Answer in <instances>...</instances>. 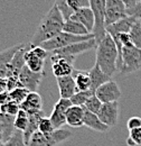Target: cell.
Returning a JSON list of instances; mask_svg holds the SVG:
<instances>
[{
	"instance_id": "6da1fadb",
	"label": "cell",
	"mask_w": 141,
	"mask_h": 146,
	"mask_svg": "<svg viewBox=\"0 0 141 146\" xmlns=\"http://www.w3.org/2000/svg\"><path fill=\"white\" fill-rule=\"evenodd\" d=\"M65 19L63 17L61 10L56 5L46 13V15L39 21L34 36L29 42L30 46H40L45 42L57 36L63 32Z\"/></svg>"
},
{
	"instance_id": "7a4b0ae2",
	"label": "cell",
	"mask_w": 141,
	"mask_h": 146,
	"mask_svg": "<svg viewBox=\"0 0 141 146\" xmlns=\"http://www.w3.org/2000/svg\"><path fill=\"white\" fill-rule=\"evenodd\" d=\"M118 60H119L118 46L112 36L106 33L105 37L96 46L95 63L105 74L112 78L118 72Z\"/></svg>"
},
{
	"instance_id": "3957f363",
	"label": "cell",
	"mask_w": 141,
	"mask_h": 146,
	"mask_svg": "<svg viewBox=\"0 0 141 146\" xmlns=\"http://www.w3.org/2000/svg\"><path fill=\"white\" fill-rule=\"evenodd\" d=\"M118 70L121 74H130L141 70V48L134 45L122 47Z\"/></svg>"
},
{
	"instance_id": "277c9868",
	"label": "cell",
	"mask_w": 141,
	"mask_h": 146,
	"mask_svg": "<svg viewBox=\"0 0 141 146\" xmlns=\"http://www.w3.org/2000/svg\"><path fill=\"white\" fill-rule=\"evenodd\" d=\"M91 38H95L94 34H88V35H84V36H80V35H73V34L66 33V32H62L57 36H55L54 38L45 42L44 44H42L40 46L44 47L47 52L51 53L53 51L66 47V46H70V45L75 44V43L88 40Z\"/></svg>"
},
{
	"instance_id": "5b68a950",
	"label": "cell",
	"mask_w": 141,
	"mask_h": 146,
	"mask_svg": "<svg viewBox=\"0 0 141 146\" xmlns=\"http://www.w3.org/2000/svg\"><path fill=\"white\" fill-rule=\"evenodd\" d=\"M105 0H90V7L95 17V25L93 34L96 43L99 44L106 35L105 31Z\"/></svg>"
},
{
	"instance_id": "8992f818",
	"label": "cell",
	"mask_w": 141,
	"mask_h": 146,
	"mask_svg": "<svg viewBox=\"0 0 141 146\" xmlns=\"http://www.w3.org/2000/svg\"><path fill=\"white\" fill-rule=\"evenodd\" d=\"M49 58L52 62V71L55 78L72 75L74 72V61L76 57L51 52Z\"/></svg>"
},
{
	"instance_id": "52a82bcc",
	"label": "cell",
	"mask_w": 141,
	"mask_h": 146,
	"mask_svg": "<svg viewBox=\"0 0 141 146\" xmlns=\"http://www.w3.org/2000/svg\"><path fill=\"white\" fill-rule=\"evenodd\" d=\"M49 56V52H47L42 46H30L25 54L26 65L36 73H45V61Z\"/></svg>"
},
{
	"instance_id": "ba28073f",
	"label": "cell",
	"mask_w": 141,
	"mask_h": 146,
	"mask_svg": "<svg viewBox=\"0 0 141 146\" xmlns=\"http://www.w3.org/2000/svg\"><path fill=\"white\" fill-rule=\"evenodd\" d=\"M105 27L128 17L127 7L122 0H105Z\"/></svg>"
},
{
	"instance_id": "9c48e42d",
	"label": "cell",
	"mask_w": 141,
	"mask_h": 146,
	"mask_svg": "<svg viewBox=\"0 0 141 146\" xmlns=\"http://www.w3.org/2000/svg\"><path fill=\"white\" fill-rule=\"evenodd\" d=\"M73 106L70 99L59 98V100L55 104L54 109L49 116L55 129H59L64 125H67L66 123V112Z\"/></svg>"
},
{
	"instance_id": "30bf717a",
	"label": "cell",
	"mask_w": 141,
	"mask_h": 146,
	"mask_svg": "<svg viewBox=\"0 0 141 146\" xmlns=\"http://www.w3.org/2000/svg\"><path fill=\"white\" fill-rule=\"evenodd\" d=\"M95 94L103 104H105V102L119 101L122 92L115 81L110 80V81L105 82L104 84H102L101 87H99L95 91Z\"/></svg>"
},
{
	"instance_id": "8fae6325",
	"label": "cell",
	"mask_w": 141,
	"mask_h": 146,
	"mask_svg": "<svg viewBox=\"0 0 141 146\" xmlns=\"http://www.w3.org/2000/svg\"><path fill=\"white\" fill-rule=\"evenodd\" d=\"M119 101L105 102L99 110L98 116L106 126L113 127L118 124L119 120Z\"/></svg>"
},
{
	"instance_id": "7c38bea8",
	"label": "cell",
	"mask_w": 141,
	"mask_h": 146,
	"mask_svg": "<svg viewBox=\"0 0 141 146\" xmlns=\"http://www.w3.org/2000/svg\"><path fill=\"white\" fill-rule=\"evenodd\" d=\"M44 74L45 73L33 72L27 65H25L19 74V81L21 82V86L27 88L29 91L38 92V88L44 78Z\"/></svg>"
},
{
	"instance_id": "4fadbf2b",
	"label": "cell",
	"mask_w": 141,
	"mask_h": 146,
	"mask_svg": "<svg viewBox=\"0 0 141 146\" xmlns=\"http://www.w3.org/2000/svg\"><path fill=\"white\" fill-rule=\"evenodd\" d=\"M96 46H98V43H96L95 38H91V39H88V40L75 43V44H72L70 46H66V47L56 50V51H53V52L58 53V54L70 55V56L76 57L77 55L83 54V53H85V52H88V51H91V50H93V48L96 47Z\"/></svg>"
},
{
	"instance_id": "5bb4252c",
	"label": "cell",
	"mask_w": 141,
	"mask_h": 146,
	"mask_svg": "<svg viewBox=\"0 0 141 146\" xmlns=\"http://www.w3.org/2000/svg\"><path fill=\"white\" fill-rule=\"evenodd\" d=\"M29 47H30V44L29 43L28 44H24L22 47L16 53V55L14 56V58L11 61V63L9 64L7 78H19V74L21 72V70L26 65L25 54H26V52L28 51Z\"/></svg>"
},
{
	"instance_id": "9a60e30c",
	"label": "cell",
	"mask_w": 141,
	"mask_h": 146,
	"mask_svg": "<svg viewBox=\"0 0 141 146\" xmlns=\"http://www.w3.org/2000/svg\"><path fill=\"white\" fill-rule=\"evenodd\" d=\"M55 79H56V82H57V86H58L61 98L70 99L77 92L76 83H75L73 74L72 75H65V76L55 78Z\"/></svg>"
},
{
	"instance_id": "2e32d148",
	"label": "cell",
	"mask_w": 141,
	"mask_h": 146,
	"mask_svg": "<svg viewBox=\"0 0 141 146\" xmlns=\"http://www.w3.org/2000/svg\"><path fill=\"white\" fill-rule=\"evenodd\" d=\"M70 19L76 20V21L83 24L88 28V32L93 34V29H94V25H95V17H94V14H93V10L91 9V7L82 8V9L74 11V14L70 16Z\"/></svg>"
},
{
	"instance_id": "e0dca14e",
	"label": "cell",
	"mask_w": 141,
	"mask_h": 146,
	"mask_svg": "<svg viewBox=\"0 0 141 146\" xmlns=\"http://www.w3.org/2000/svg\"><path fill=\"white\" fill-rule=\"evenodd\" d=\"M22 45L24 44H18L0 52V78H7L9 64L11 63L16 53L22 47Z\"/></svg>"
},
{
	"instance_id": "ac0fdd59",
	"label": "cell",
	"mask_w": 141,
	"mask_h": 146,
	"mask_svg": "<svg viewBox=\"0 0 141 146\" xmlns=\"http://www.w3.org/2000/svg\"><path fill=\"white\" fill-rule=\"evenodd\" d=\"M84 106H72L66 112V123L70 127H82L84 126Z\"/></svg>"
},
{
	"instance_id": "d6986e66",
	"label": "cell",
	"mask_w": 141,
	"mask_h": 146,
	"mask_svg": "<svg viewBox=\"0 0 141 146\" xmlns=\"http://www.w3.org/2000/svg\"><path fill=\"white\" fill-rule=\"evenodd\" d=\"M136 20H137L136 18H133L131 16H128L127 18L121 19L118 23H114L110 26H106V33L110 34L112 37H115L121 33H130V31H131L133 24L136 23Z\"/></svg>"
},
{
	"instance_id": "ffe728a7",
	"label": "cell",
	"mask_w": 141,
	"mask_h": 146,
	"mask_svg": "<svg viewBox=\"0 0 141 146\" xmlns=\"http://www.w3.org/2000/svg\"><path fill=\"white\" fill-rule=\"evenodd\" d=\"M20 108L27 111L29 115L43 110V99L38 92L30 91L28 93L25 101L20 105Z\"/></svg>"
},
{
	"instance_id": "44dd1931",
	"label": "cell",
	"mask_w": 141,
	"mask_h": 146,
	"mask_svg": "<svg viewBox=\"0 0 141 146\" xmlns=\"http://www.w3.org/2000/svg\"><path fill=\"white\" fill-rule=\"evenodd\" d=\"M88 74H90L91 82H92V89H91V90L94 92V93H95L96 89H98L99 87H101L102 84H104L107 81L112 80L111 76L103 72L96 63H95L94 66L88 71Z\"/></svg>"
},
{
	"instance_id": "7402d4cb",
	"label": "cell",
	"mask_w": 141,
	"mask_h": 146,
	"mask_svg": "<svg viewBox=\"0 0 141 146\" xmlns=\"http://www.w3.org/2000/svg\"><path fill=\"white\" fill-rule=\"evenodd\" d=\"M44 117H45V112H44L43 110L29 115V123H28V126H27L25 131H22V134H24V141H25L26 144H28V142H29L30 137L33 136V134H35L36 131H38L39 123H40L42 118H44Z\"/></svg>"
},
{
	"instance_id": "603a6c76",
	"label": "cell",
	"mask_w": 141,
	"mask_h": 146,
	"mask_svg": "<svg viewBox=\"0 0 141 146\" xmlns=\"http://www.w3.org/2000/svg\"><path fill=\"white\" fill-rule=\"evenodd\" d=\"M84 126L91 128L93 130L100 131V133H105L110 129V127L106 126L105 124L99 118V116L96 113L88 111L86 108H85V115H84Z\"/></svg>"
},
{
	"instance_id": "cb8c5ba5",
	"label": "cell",
	"mask_w": 141,
	"mask_h": 146,
	"mask_svg": "<svg viewBox=\"0 0 141 146\" xmlns=\"http://www.w3.org/2000/svg\"><path fill=\"white\" fill-rule=\"evenodd\" d=\"M15 117L16 116H11V115H8V113L0 112V121H1V125H2V137H3V142L5 143L16 131Z\"/></svg>"
},
{
	"instance_id": "d4e9b609",
	"label": "cell",
	"mask_w": 141,
	"mask_h": 146,
	"mask_svg": "<svg viewBox=\"0 0 141 146\" xmlns=\"http://www.w3.org/2000/svg\"><path fill=\"white\" fill-rule=\"evenodd\" d=\"M73 76L76 83L77 91H88L92 89V82L88 71H81V70H74Z\"/></svg>"
},
{
	"instance_id": "484cf974",
	"label": "cell",
	"mask_w": 141,
	"mask_h": 146,
	"mask_svg": "<svg viewBox=\"0 0 141 146\" xmlns=\"http://www.w3.org/2000/svg\"><path fill=\"white\" fill-rule=\"evenodd\" d=\"M70 137H72V131H70L69 129H64V128L55 129L52 134L46 135L48 146H57L58 144L67 141Z\"/></svg>"
},
{
	"instance_id": "4316f807",
	"label": "cell",
	"mask_w": 141,
	"mask_h": 146,
	"mask_svg": "<svg viewBox=\"0 0 141 146\" xmlns=\"http://www.w3.org/2000/svg\"><path fill=\"white\" fill-rule=\"evenodd\" d=\"M63 32L70 33V34H73V35H80V36H84V35L92 34V33L88 32V28L83 24H81V23H78L76 20H73V19L65 20Z\"/></svg>"
},
{
	"instance_id": "83f0119b",
	"label": "cell",
	"mask_w": 141,
	"mask_h": 146,
	"mask_svg": "<svg viewBox=\"0 0 141 146\" xmlns=\"http://www.w3.org/2000/svg\"><path fill=\"white\" fill-rule=\"evenodd\" d=\"M29 123V113L20 108L15 117V128L20 131H25Z\"/></svg>"
},
{
	"instance_id": "f1b7e54d",
	"label": "cell",
	"mask_w": 141,
	"mask_h": 146,
	"mask_svg": "<svg viewBox=\"0 0 141 146\" xmlns=\"http://www.w3.org/2000/svg\"><path fill=\"white\" fill-rule=\"evenodd\" d=\"M130 37H131V40L133 43L134 46L141 48V21L139 19L136 20V23L133 24L131 31H130Z\"/></svg>"
},
{
	"instance_id": "f546056e",
	"label": "cell",
	"mask_w": 141,
	"mask_h": 146,
	"mask_svg": "<svg viewBox=\"0 0 141 146\" xmlns=\"http://www.w3.org/2000/svg\"><path fill=\"white\" fill-rule=\"evenodd\" d=\"M94 94V92L92 90H88V91H77L72 98H70V101L74 106H84L85 102L88 101V99Z\"/></svg>"
},
{
	"instance_id": "4dcf8cb0",
	"label": "cell",
	"mask_w": 141,
	"mask_h": 146,
	"mask_svg": "<svg viewBox=\"0 0 141 146\" xmlns=\"http://www.w3.org/2000/svg\"><path fill=\"white\" fill-rule=\"evenodd\" d=\"M29 92L30 91L27 88L19 87V88H16L15 90L10 91L9 93H10V98H11L13 101H15V102H17L19 105H21L25 101V99L27 98V96H28Z\"/></svg>"
},
{
	"instance_id": "1f68e13d",
	"label": "cell",
	"mask_w": 141,
	"mask_h": 146,
	"mask_svg": "<svg viewBox=\"0 0 141 146\" xmlns=\"http://www.w3.org/2000/svg\"><path fill=\"white\" fill-rule=\"evenodd\" d=\"M102 105H103V102H102V101L96 97V94L94 93V94H92L88 99V101L85 102L84 107H85L88 111H91V112L98 115V112H99V110L101 109Z\"/></svg>"
},
{
	"instance_id": "d6a6232c",
	"label": "cell",
	"mask_w": 141,
	"mask_h": 146,
	"mask_svg": "<svg viewBox=\"0 0 141 146\" xmlns=\"http://www.w3.org/2000/svg\"><path fill=\"white\" fill-rule=\"evenodd\" d=\"M5 146H27V144L24 141V134L22 131L17 130L14 133V135L3 144Z\"/></svg>"
},
{
	"instance_id": "836d02e7",
	"label": "cell",
	"mask_w": 141,
	"mask_h": 146,
	"mask_svg": "<svg viewBox=\"0 0 141 146\" xmlns=\"http://www.w3.org/2000/svg\"><path fill=\"white\" fill-rule=\"evenodd\" d=\"M27 146H48L46 135L42 134L39 130L36 131L35 134H33V136L30 137Z\"/></svg>"
},
{
	"instance_id": "e575fe53",
	"label": "cell",
	"mask_w": 141,
	"mask_h": 146,
	"mask_svg": "<svg viewBox=\"0 0 141 146\" xmlns=\"http://www.w3.org/2000/svg\"><path fill=\"white\" fill-rule=\"evenodd\" d=\"M127 144L129 146L141 145V127L129 130V137L127 138Z\"/></svg>"
},
{
	"instance_id": "d590c367",
	"label": "cell",
	"mask_w": 141,
	"mask_h": 146,
	"mask_svg": "<svg viewBox=\"0 0 141 146\" xmlns=\"http://www.w3.org/2000/svg\"><path fill=\"white\" fill-rule=\"evenodd\" d=\"M38 130L42 134H44V135H49V134H52L54 130H55V127H54L53 123H52V120H51L49 117H46L45 116L44 118H42V120L39 123Z\"/></svg>"
},
{
	"instance_id": "8d00e7d4",
	"label": "cell",
	"mask_w": 141,
	"mask_h": 146,
	"mask_svg": "<svg viewBox=\"0 0 141 146\" xmlns=\"http://www.w3.org/2000/svg\"><path fill=\"white\" fill-rule=\"evenodd\" d=\"M19 110H20V105L13 101V100H10L9 102L0 106V111L1 112L8 113V115H11V116H16Z\"/></svg>"
},
{
	"instance_id": "74e56055",
	"label": "cell",
	"mask_w": 141,
	"mask_h": 146,
	"mask_svg": "<svg viewBox=\"0 0 141 146\" xmlns=\"http://www.w3.org/2000/svg\"><path fill=\"white\" fill-rule=\"evenodd\" d=\"M54 5H56L57 8L61 10V13H62V15H63V17H64L65 20L70 19V16L74 14V10H72L70 7H69L66 0H55V3Z\"/></svg>"
},
{
	"instance_id": "f35d334b",
	"label": "cell",
	"mask_w": 141,
	"mask_h": 146,
	"mask_svg": "<svg viewBox=\"0 0 141 146\" xmlns=\"http://www.w3.org/2000/svg\"><path fill=\"white\" fill-rule=\"evenodd\" d=\"M66 1H67L69 7L74 11L82 9V8L90 7V0H66Z\"/></svg>"
},
{
	"instance_id": "ab89813d",
	"label": "cell",
	"mask_w": 141,
	"mask_h": 146,
	"mask_svg": "<svg viewBox=\"0 0 141 146\" xmlns=\"http://www.w3.org/2000/svg\"><path fill=\"white\" fill-rule=\"evenodd\" d=\"M128 11V16H131L136 19H141V0L137 2V5L131 8V9H127Z\"/></svg>"
},
{
	"instance_id": "60d3db41",
	"label": "cell",
	"mask_w": 141,
	"mask_h": 146,
	"mask_svg": "<svg viewBox=\"0 0 141 146\" xmlns=\"http://www.w3.org/2000/svg\"><path fill=\"white\" fill-rule=\"evenodd\" d=\"M127 127L129 130H132V129H136V128H140L141 127V118L140 117H131L129 120H128V124H127Z\"/></svg>"
},
{
	"instance_id": "b9f144b4",
	"label": "cell",
	"mask_w": 141,
	"mask_h": 146,
	"mask_svg": "<svg viewBox=\"0 0 141 146\" xmlns=\"http://www.w3.org/2000/svg\"><path fill=\"white\" fill-rule=\"evenodd\" d=\"M10 100H11V98H10L9 91L0 93V106H1V105H5V104H7V102H9Z\"/></svg>"
},
{
	"instance_id": "7bdbcfd3",
	"label": "cell",
	"mask_w": 141,
	"mask_h": 146,
	"mask_svg": "<svg viewBox=\"0 0 141 146\" xmlns=\"http://www.w3.org/2000/svg\"><path fill=\"white\" fill-rule=\"evenodd\" d=\"M8 91L7 89V78H0V93Z\"/></svg>"
},
{
	"instance_id": "ee69618b",
	"label": "cell",
	"mask_w": 141,
	"mask_h": 146,
	"mask_svg": "<svg viewBox=\"0 0 141 146\" xmlns=\"http://www.w3.org/2000/svg\"><path fill=\"white\" fill-rule=\"evenodd\" d=\"M122 1H123V3L125 5L127 9H131V8H133L137 5V2L139 0H122Z\"/></svg>"
},
{
	"instance_id": "f6af8a7d",
	"label": "cell",
	"mask_w": 141,
	"mask_h": 146,
	"mask_svg": "<svg viewBox=\"0 0 141 146\" xmlns=\"http://www.w3.org/2000/svg\"><path fill=\"white\" fill-rule=\"evenodd\" d=\"M0 134H2V125H1V121H0Z\"/></svg>"
},
{
	"instance_id": "bcb514c9",
	"label": "cell",
	"mask_w": 141,
	"mask_h": 146,
	"mask_svg": "<svg viewBox=\"0 0 141 146\" xmlns=\"http://www.w3.org/2000/svg\"><path fill=\"white\" fill-rule=\"evenodd\" d=\"M139 20H140V21H141V19H139Z\"/></svg>"
},
{
	"instance_id": "7dc6e473",
	"label": "cell",
	"mask_w": 141,
	"mask_h": 146,
	"mask_svg": "<svg viewBox=\"0 0 141 146\" xmlns=\"http://www.w3.org/2000/svg\"><path fill=\"white\" fill-rule=\"evenodd\" d=\"M0 112H1V111H0Z\"/></svg>"
},
{
	"instance_id": "c3c4849f",
	"label": "cell",
	"mask_w": 141,
	"mask_h": 146,
	"mask_svg": "<svg viewBox=\"0 0 141 146\" xmlns=\"http://www.w3.org/2000/svg\"><path fill=\"white\" fill-rule=\"evenodd\" d=\"M140 146H141V145H140Z\"/></svg>"
}]
</instances>
